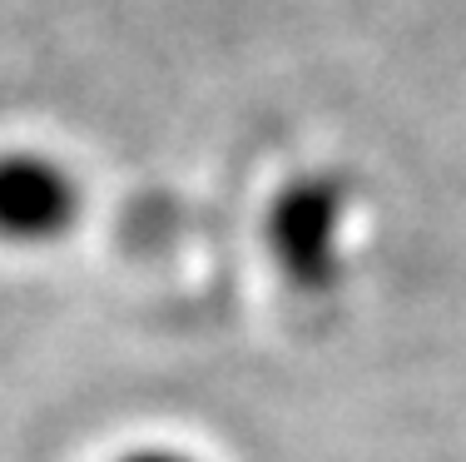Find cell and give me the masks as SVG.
Instances as JSON below:
<instances>
[{
  "label": "cell",
  "mask_w": 466,
  "mask_h": 462,
  "mask_svg": "<svg viewBox=\"0 0 466 462\" xmlns=\"http://www.w3.org/2000/svg\"><path fill=\"white\" fill-rule=\"evenodd\" d=\"M85 214L80 174L46 149H0V244L46 249Z\"/></svg>",
  "instance_id": "1"
},
{
  "label": "cell",
  "mask_w": 466,
  "mask_h": 462,
  "mask_svg": "<svg viewBox=\"0 0 466 462\" xmlns=\"http://www.w3.org/2000/svg\"><path fill=\"white\" fill-rule=\"evenodd\" d=\"M348 194L332 180H303L268 209V249L298 283H328L342 263Z\"/></svg>",
  "instance_id": "2"
},
{
  "label": "cell",
  "mask_w": 466,
  "mask_h": 462,
  "mask_svg": "<svg viewBox=\"0 0 466 462\" xmlns=\"http://www.w3.org/2000/svg\"><path fill=\"white\" fill-rule=\"evenodd\" d=\"M115 462H198V457L179 453V447H135V453L115 457Z\"/></svg>",
  "instance_id": "3"
}]
</instances>
